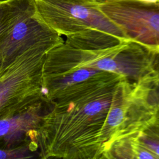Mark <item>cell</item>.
<instances>
[{"label":"cell","mask_w":159,"mask_h":159,"mask_svg":"<svg viewBox=\"0 0 159 159\" xmlns=\"http://www.w3.org/2000/svg\"><path fill=\"white\" fill-rule=\"evenodd\" d=\"M125 79L101 71L57 97L38 129L40 158L101 159V130Z\"/></svg>","instance_id":"6da1fadb"},{"label":"cell","mask_w":159,"mask_h":159,"mask_svg":"<svg viewBox=\"0 0 159 159\" xmlns=\"http://www.w3.org/2000/svg\"><path fill=\"white\" fill-rule=\"evenodd\" d=\"M153 54V50L129 39L93 50L76 48L64 40L46 53L42 75L86 68L119 74L133 83L155 81Z\"/></svg>","instance_id":"7a4b0ae2"},{"label":"cell","mask_w":159,"mask_h":159,"mask_svg":"<svg viewBox=\"0 0 159 159\" xmlns=\"http://www.w3.org/2000/svg\"><path fill=\"white\" fill-rule=\"evenodd\" d=\"M157 81L133 83L125 79L112 101L99 138L101 159L112 144L135 133L152 114L159 96Z\"/></svg>","instance_id":"3957f363"},{"label":"cell","mask_w":159,"mask_h":159,"mask_svg":"<svg viewBox=\"0 0 159 159\" xmlns=\"http://www.w3.org/2000/svg\"><path fill=\"white\" fill-rule=\"evenodd\" d=\"M35 12L51 29L66 37L86 30H99L123 39L122 30L94 0H34Z\"/></svg>","instance_id":"277c9868"},{"label":"cell","mask_w":159,"mask_h":159,"mask_svg":"<svg viewBox=\"0 0 159 159\" xmlns=\"http://www.w3.org/2000/svg\"><path fill=\"white\" fill-rule=\"evenodd\" d=\"M55 46H34L0 75V116L44 96L42 67L46 53Z\"/></svg>","instance_id":"5b68a950"},{"label":"cell","mask_w":159,"mask_h":159,"mask_svg":"<svg viewBox=\"0 0 159 159\" xmlns=\"http://www.w3.org/2000/svg\"><path fill=\"white\" fill-rule=\"evenodd\" d=\"M99 7L127 39L152 50H159V0H107Z\"/></svg>","instance_id":"8992f818"},{"label":"cell","mask_w":159,"mask_h":159,"mask_svg":"<svg viewBox=\"0 0 159 159\" xmlns=\"http://www.w3.org/2000/svg\"><path fill=\"white\" fill-rule=\"evenodd\" d=\"M64 40L37 14H30L0 35V75L20 55L34 46H57Z\"/></svg>","instance_id":"52a82bcc"},{"label":"cell","mask_w":159,"mask_h":159,"mask_svg":"<svg viewBox=\"0 0 159 159\" xmlns=\"http://www.w3.org/2000/svg\"><path fill=\"white\" fill-rule=\"evenodd\" d=\"M53 102L44 96L0 116V147L37 143L38 129Z\"/></svg>","instance_id":"ba28073f"},{"label":"cell","mask_w":159,"mask_h":159,"mask_svg":"<svg viewBox=\"0 0 159 159\" xmlns=\"http://www.w3.org/2000/svg\"><path fill=\"white\" fill-rule=\"evenodd\" d=\"M35 12L34 0H0V35Z\"/></svg>","instance_id":"9c48e42d"},{"label":"cell","mask_w":159,"mask_h":159,"mask_svg":"<svg viewBox=\"0 0 159 159\" xmlns=\"http://www.w3.org/2000/svg\"><path fill=\"white\" fill-rule=\"evenodd\" d=\"M157 159L151 152L142 146L134 135L116 140L111 146L106 159Z\"/></svg>","instance_id":"30bf717a"},{"label":"cell","mask_w":159,"mask_h":159,"mask_svg":"<svg viewBox=\"0 0 159 159\" xmlns=\"http://www.w3.org/2000/svg\"><path fill=\"white\" fill-rule=\"evenodd\" d=\"M132 135L142 146L159 159V99L151 116Z\"/></svg>","instance_id":"8fae6325"},{"label":"cell","mask_w":159,"mask_h":159,"mask_svg":"<svg viewBox=\"0 0 159 159\" xmlns=\"http://www.w3.org/2000/svg\"><path fill=\"white\" fill-rule=\"evenodd\" d=\"M40 158L39 147L35 143H27L14 148H1L0 159H25Z\"/></svg>","instance_id":"7c38bea8"},{"label":"cell","mask_w":159,"mask_h":159,"mask_svg":"<svg viewBox=\"0 0 159 159\" xmlns=\"http://www.w3.org/2000/svg\"><path fill=\"white\" fill-rule=\"evenodd\" d=\"M152 67L158 78L159 79V50H153Z\"/></svg>","instance_id":"4fadbf2b"},{"label":"cell","mask_w":159,"mask_h":159,"mask_svg":"<svg viewBox=\"0 0 159 159\" xmlns=\"http://www.w3.org/2000/svg\"><path fill=\"white\" fill-rule=\"evenodd\" d=\"M155 89L157 94L159 96V79H158L157 81L156 82V83L155 84Z\"/></svg>","instance_id":"5bb4252c"},{"label":"cell","mask_w":159,"mask_h":159,"mask_svg":"<svg viewBox=\"0 0 159 159\" xmlns=\"http://www.w3.org/2000/svg\"><path fill=\"white\" fill-rule=\"evenodd\" d=\"M142 2H155L156 1H157L158 0H139Z\"/></svg>","instance_id":"9a60e30c"},{"label":"cell","mask_w":159,"mask_h":159,"mask_svg":"<svg viewBox=\"0 0 159 159\" xmlns=\"http://www.w3.org/2000/svg\"><path fill=\"white\" fill-rule=\"evenodd\" d=\"M94 1H96V2H99V3L100 4V3H102V2H103L106 1H107V0H94Z\"/></svg>","instance_id":"2e32d148"}]
</instances>
